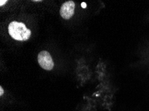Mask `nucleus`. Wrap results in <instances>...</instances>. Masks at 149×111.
<instances>
[{
    "label": "nucleus",
    "instance_id": "1",
    "mask_svg": "<svg viewBox=\"0 0 149 111\" xmlns=\"http://www.w3.org/2000/svg\"><path fill=\"white\" fill-rule=\"evenodd\" d=\"M8 32L13 39L21 41H27L31 36V31L21 22H11L8 27Z\"/></svg>",
    "mask_w": 149,
    "mask_h": 111
},
{
    "label": "nucleus",
    "instance_id": "2",
    "mask_svg": "<svg viewBox=\"0 0 149 111\" xmlns=\"http://www.w3.org/2000/svg\"><path fill=\"white\" fill-rule=\"evenodd\" d=\"M38 61L40 66L46 71H51L54 66L52 58L48 51H42L38 54Z\"/></svg>",
    "mask_w": 149,
    "mask_h": 111
},
{
    "label": "nucleus",
    "instance_id": "3",
    "mask_svg": "<svg viewBox=\"0 0 149 111\" xmlns=\"http://www.w3.org/2000/svg\"><path fill=\"white\" fill-rule=\"evenodd\" d=\"M75 10V3L73 1H68L61 6L60 13L64 19H69L73 16Z\"/></svg>",
    "mask_w": 149,
    "mask_h": 111
},
{
    "label": "nucleus",
    "instance_id": "4",
    "mask_svg": "<svg viewBox=\"0 0 149 111\" xmlns=\"http://www.w3.org/2000/svg\"><path fill=\"white\" fill-rule=\"evenodd\" d=\"M7 2H8V1H7V0H5V1H3V0H1V1H0V6H3L4 4H6Z\"/></svg>",
    "mask_w": 149,
    "mask_h": 111
},
{
    "label": "nucleus",
    "instance_id": "5",
    "mask_svg": "<svg viewBox=\"0 0 149 111\" xmlns=\"http://www.w3.org/2000/svg\"><path fill=\"white\" fill-rule=\"evenodd\" d=\"M81 6H82V8H86V3L85 2H82V3H81Z\"/></svg>",
    "mask_w": 149,
    "mask_h": 111
},
{
    "label": "nucleus",
    "instance_id": "6",
    "mask_svg": "<svg viewBox=\"0 0 149 111\" xmlns=\"http://www.w3.org/2000/svg\"><path fill=\"white\" fill-rule=\"evenodd\" d=\"M3 92H4V91H3V88H2L1 87H0V95H1L3 94Z\"/></svg>",
    "mask_w": 149,
    "mask_h": 111
}]
</instances>
